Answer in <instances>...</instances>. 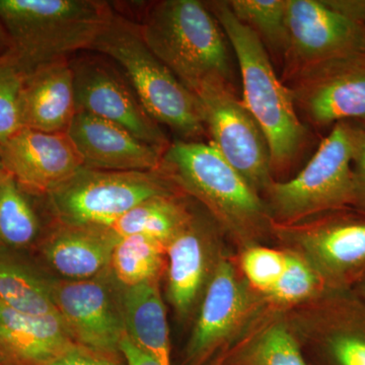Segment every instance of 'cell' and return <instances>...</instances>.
Segmentation results:
<instances>
[{
  "instance_id": "cell-1",
  "label": "cell",
  "mask_w": 365,
  "mask_h": 365,
  "mask_svg": "<svg viewBox=\"0 0 365 365\" xmlns=\"http://www.w3.org/2000/svg\"><path fill=\"white\" fill-rule=\"evenodd\" d=\"M160 170L180 190L205 206L240 251L272 237V218L265 200L212 143H170Z\"/></svg>"
},
{
  "instance_id": "cell-2",
  "label": "cell",
  "mask_w": 365,
  "mask_h": 365,
  "mask_svg": "<svg viewBox=\"0 0 365 365\" xmlns=\"http://www.w3.org/2000/svg\"><path fill=\"white\" fill-rule=\"evenodd\" d=\"M115 11L98 0H0L9 56L24 76L72 53L91 50Z\"/></svg>"
},
{
  "instance_id": "cell-3",
  "label": "cell",
  "mask_w": 365,
  "mask_h": 365,
  "mask_svg": "<svg viewBox=\"0 0 365 365\" xmlns=\"http://www.w3.org/2000/svg\"><path fill=\"white\" fill-rule=\"evenodd\" d=\"M148 49L192 93L209 81H230L225 34L205 2H153L135 21Z\"/></svg>"
},
{
  "instance_id": "cell-4",
  "label": "cell",
  "mask_w": 365,
  "mask_h": 365,
  "mask_svg": "<svg viewBox=\"0 0 365 365\" xmlns=\"http://www.w3.org/2000/svg\"><path fill=\"white\" fill-rule=\"evenodd\" d=\"M234 48L241 71L244 105L267 141L272 170H283L306 138L289 88L281 83L256 33L232 13L227 1L205 2Z\"/></svg>"
},
{
  "instance_id": "cell-5",
  "label": "cell",
  "mask_w": 365,
  "mask_h": 365,
  "mask_svg": "<svg viewBox=\"0 0 365 365\" xmlns=\"http://www.w3.org/2000/svg\"><path fill=\"white\" fill-rule=\"evenodd\" d=\"M91 50L116 62L158 124L167 125L186 141H197L206 133L198 98L148 49L135 21L115 11Z\"/></svg>"
},
{
  "instance_id": "cell-6",
  "label": "cell",
  "mask_w": 365,
  "mask_h": 365,
  "mask_svg": "<svg viewBox=\"0 0 365 365\" xmlns=\"http://www.w3.org/2000/svg\"><path fill=\"white\" fill-rule=\"evenodd\" d=\"M360 128L355 122L336 124L297 176L268 187L262 198L273 222L292 225L352 207V162Z\"/></svg>"
},
{
  "instance_id": "cell-7",
  "label": "cell",
  "mask_w": 365,
  "mask_h": 365,
  "mask_svg": "<svg viewBox=\"0 0 365 365\" xmlns=\"http://www.w3.org/2000/svg\"><path fill=\"white\" fill-rule=\"evenodd\" d=\"M178 190L162 170L111 172L83 168L47 197L58 223L109 228L144 201L178 193Z\"/></svg>"
},
{
  "instance_id": "cell-8",
  "label": "cell",
  "mask_w": 365,
  "mask_h": 365,
  "mask_svg": "<svg viewBox=\"0 0 365 365\" xmlns=\"http://www.w3.org/2000/svg\"><path fill=\"white\" fill-rule=\"evenodd\" d=\"M281 248L299 254L329 290L351 289L365 273V212L354 207L328 211L292 225L272 222Z\"/></svg>"
},
{
  "instance_id": "cell-9",
  "label": "cell",
  "mask_w": 365,
  "mask_h": 365,
  "mask_svg": "<svg viewBox=\"0 0 365 365\" xmlns=\"http://www.w3.org/2000/svg\"><path fill=\"white\" fill-rule=\"evenodd\" d=\"M309 365H365V299L329 290L282 311Z\"/></svg>"
},
{
  "instance_id": "cell-10",
  "label": "cell",
  "mask_w": 365,
  "mask_h": 365,
  "mask_svg": "<svg viewBox=\"0 0 365 365\" xmlns=\"http://www.w3.org/2000/svg\"><path fill=\"white\" fill-rule=\"evenodd\" d=\"M267 309L263 297L242 275L237 262L223 253L198 307L186 362L202 365L237 342Z\"/></svg>"
},
{
  "instance_id": "cell-11",
  "label": "cell",
  "mask_w": 365,
  "mask_h": 365,
  "mask_svg": "<svg viewBox=\"0 0 365 365\" xmlns=\"http://www.w3.org/2000/svg\"><path fill=\"white\" fill-rule=\"evenodd\" d=\"M199 101L211 143L257 192L263 195L272 184L267 141L228 81L204 83L194 93Z\"/></svg>"
},
{
  "instance_id": "cell-12",
  "label": "cell",
  "mask_w": 365,
  "mask_h": 365,
  "mask_svg": "<svg viewBox=\"0 0 365 365\" xmlns=\"http://www.w3.org/2000/svg\"><path fill=\"white\" fill-rule=\"evenodd\" d=\"M108 271L85 280L49 278L54 306L72 340L93 351L119 359L120 344L126 329L120 290Z\"/></svg>"
},
{
  "instance_id": "cell-13",
  "label": "cell",
  "mask_w": 365,
  "mask_h": 365,
  "mask_svg": "<svg viewBox=\"0 0 365 365\" xmlns=\"http://www.w3.org/2000/svg\"><path fill=\"white\" fill-rule=\"evenodd\" d=\"M288 79L295 107L316 126L365 122V51L319 62Z\"/></svg>"
},
{
  "instance_id": "cell-14",
  "label": "cell",
  "mask_w": 365,
  "mask_h": 365,
  "mask_svg": "<svg viewBox=\"0 0 365 365\" xmlns=\"http://www.w3.org/2000/svg\"><path fill=\"white\" fill-rule=\"evenodd\" d=\"M71 62L78 112L119 125L144 143L167 150L169 139L121 71L100 57L81 56Z\"/></svg>"
},
{
  "instance_id": "cell-15",
  "label": "cell",
  "mask_w": 365,
  "mask_h": 365,
  "mask_svg": "<svg viewBox=\"0 0 365 365\" xmlns=\"http://www.w3.org/2000/svg\"><path fill=\"white\" fill-rule=\"evenodd\" d=\"M287 78L325 60L365 51V23L335 11L325 0H287Z\"/></svg>"
},
{
  "instance_id": "cell-16",
  "label": "cell",
  "mask_w": 365,
  "mask_h": 365,
  "mask_svg": "<svg viewBox=\"0 0 365 365\" xmlns=\"http://www.w3.org/2000/svg\"><path fill=\"white\" fill-rule=\"evenodd\" d=\"M0 162L29 195L49 196L85 168L67 132L21 128L0 145Z\"/></svg>"
},
{
  "instance_id": "cell-17",
  "label": "cell",
  "mask_w": 365,
  "mask_h": 365,
  "mask_svg": "<svg viewBox=\"0 0 365 365\" xmlns=\"http://www.w3.org/2000/svg\"><path fill=\"white\" fill-rule=\"evenodd\" d=\"M222 254L215 228L195 215L168 242L167 294L180 319L198 309Z\"/></svg>"
},
{
  "instance_id": "cell-18",
  "label": "cell",
  "mask_w": 365,
  "mask_h": 365,
  "mask_svg": "<svg viewBox=\"0 0 365 365\" xmlns=\"http://www.w3.org/2000/svg\"><path fill=\"white\" fill-rule=\"evenodd\" d=\"M67 133L86 169L111 172H155L162 169L165 151L107 120L78 112Z\"/></svg>"
},
{
  "instance_id": "cell-19",
  "label": "cell",
  "mask_w": 365,
  "mask_h": 365,
  "mask_svg": "<svg viewBox=\"0 0 365 365\" xmlns=\"http://www.w3.org/2000/svg\"><path fill=\"white\" fill-rule=\"evenodd\" d=\"M73 343L60 314L21 313L0 300V359L4 365H47Z\"/></svg>"
},
{
  "instance_id": "cell-20",
  "label": "cell",
  "mask_w": 365,
  "mask_h": 365,
  "mask_svg": "<svg viewBox=\"0 0 365 365\" xmlns=\"http://www.w3.org/2000/svg\"><path fill=\"white\" fill-rule=\"evenodd\" d=\"M76 114L71 60H57L26 76L21 97L23 127L47 133L67 132Z\"/></svg>"
},
{
  "instance_id": "cell-21",
  "label": "cell",
  "mask_w": 365,
  "mask_h": 365,
  "mask_svg": "<svg viewBox=\"0 0 365 365\" xmlns=\"http://www.w3.org/2000/svg\"><path fill=\"white\" fill-rule=\"evenodd\" d=\"M118 239L108 228L61 225L41 244L43 258L67 280L98 277L110 270Z\"/></svg>"
},
{
  "instance_id": "cell-22",
  "label": "cell",
  "mask_w": 365,
  "mask_h": 365,
  "mask_svg": "<svg viewBox=\"0 0 365 365\" xmlns=\"http://www.w3.org/2000/svg\"><path fill=\"white\" fill-rule=\"evenodd\" d=\"M218 365H309L282 312L266 309Z\"/></svg>"
},
{
  "instance_id": "cell-23",
  "label": "cell",
  "mask_w": 365,
  "mask_h": 365,
  "mask_svg": "<svg viewBox=\"0 0 365 365\" xmlns=\"http://www.w3.org/2000/svg\"><path fill=\"white\" fill-rule=\"evenodd\" d=\"M160 281L121 287L120 302L129 338L160 365H172L167 311Z\"/></svg>"
},
{
  "instance_id": "cell-24",
  "label": "cell",
  "mask_w": 365,
  "mask_h": 365,
  "mask_svg": "<svg viewBox=\"0 0 365 365\" xmlns=\"http://www.w3.org/2000/svg\"><path fill=\"white\" fill-rule=\"evenodd\" d=\"M0 300L21 313L36 316L58 314L53 302L49 278L16 257L11 250L1 247Z\"/></svg>"
},
{
  "instance_id": "cell-25",
  "label": "cell",
  "mask_w": 365,
  "mask_h": 365,
  "mask_svg": "<svg viewBox=\"0 0 365 365\" xmlns=\"http://www.w3.org/2000/svg\"><path fill=\"white\" fill-rule=\"evenodd\" d=\"M193 215L179 193L169 194L139 204L108 230L117 239L141 235L167 246Z\"/></svg>"
},
{
  "instance_id": "cell-26",
  "label": "cell",
  "mask_w": 365,
  "mask_h": 365,
  "mask_svg": "<svg viewBox=\"0 0 365 365\" xmlns=\"http://www.w3.org/2000/svg\"><path fill=\"white\" fill-rule=\"evenodd\" d=\"M165 247L141 235L118 239L110 265L116 282L120 287H131L160 280L167 267Z\"/></svg>"
},
{
  "instance_id": "cell-27",
  "label": "cell",
  "mask_w": 365,
  "mask_h": 365,
  "mask_svg": "<svg viewBox=\"0 0 365 365\" xmlns=\"http://www.w3.org/2000/svg\"><path fill=\"white\" fill-rule=\"evenodd\" d=\"M23 189L4 170L0 179V247L18 251L32 246L40 235L37 213Z\"/></svg>"
},
{
  "instance_id": "cell-28",
  "label": "cell",
  "mask_w": 365,
  "mask_h": 365,
  "mask_svg": "<svg viewBox=\"0 0 365 365\" xmlns=\"http://www.w3.org/2000/svg\"><path fill=\"white\" fill-rule=\"evenodd\" d=\"M283 249V248H282ZM287 251V266L279 279L264 295L267 309L287 311L329 292L318 272L299 254Z\"/></svg>"
},
{
  "instance_id": "cell-29",
  "label": "cell",
  "mask_w": 365,
  "mask_h": 365,
  "mask_svg": "<svg viewBox=\"0 0 365 365\" xmlns=\"http://www.w3.org/2000/svg\"><path fill=\"white\" fill-rule=\"evenodd\" d=\"M228 6L262 42L284 55L288 44L287 0H230Z\"/></svg>"
},
{
  "instance_id": "cell-30",
  "label": "cell",
  "mask_w": 365,
  "mask_h": 365,
  "mask_svg": "<svg viewBox=\"0 0 365 365\" xmlns=\"http://www.w3.org/2000/svg\"><path fill=\"white\" fill-rule=\"evenodd\" d=\"M237 267L250 287L262 297L268 294L287 266V251L254 245L240 251Z\"/></svg>"
},
{
  "instance_id": "cell-31",
  "label": "cell",
  "mask_w": 365,
  "mask_h": 365,
  "mask_svg": "<svg viewBox=\"0 0 365 365\" xmlns=\"http://www.w3.org/2000/svg\"><path fill=\"white\" fill-rule=\"evenodd\" d=\"M25 79L9 55L0 58V145L24 128L21 97Z\"/></svg>"
},
{
  "instance_id": "cell-32",
  "label": "cell",
  "mask_w": 365,
  "mask_h": 365,
  "mask_svg": "<svg viewBox=\"0 0 365 365\" xmlns=\"http://www.w3.org/2000/svg\"><path fill=\"white\" fill-rule=\"evenodd\" d=\"M47 365H120L119 359L93 351L73 343Z\"/></svg>"
},
{
  "instance_id": "cell-33",
  "label": "cell",
  "mask_w": 365,
  "mask_h": 365,
  "mask_svg": "<svg viewBox=\"0 0 365 365\" xmlns=\"http://www.w3.org/2000/svg\"><path fill=\"white\" fill-rule=\"evenodd\" d=\"M352 207L365 212V127L360 128L352 162Z\"/></svg>"
},
{
  "instance_id": "cell-34",
  "label": "cell",
  "mask_w": 365,
  "mask_h": 365,
  "mask_svg": "<svg viewBox=\"0 0 365 365\" xmlns=\"http://www.w3.org/2000/svg\"><path fill=\"white\" fill-rule=\"evenodd\" d=\"M120 353L126 360L127 365H160L148 353L140 349L127 334L120 344Z\"/></svg>"
},
{
  "instance_id": "cell-35",
  "label": "cell",
  "mask_w": 365,
  "mask_h": 365,
  "mask_svg": "<svg viewBox=\"0 0 365 365\" xmlns=\"http://www.w3.org/2000/svg\"><path fill=\"white\" fill-rule=\"evenodd\" d=\"M329 6L349 16L353 20L365 23V0H325Z\"/></svg>"
},
{
  "instance_id": "cell-36",
  "label": "cell",
  "mask_w": 365,
  "mask_h": 365,
  "mask_svg": "<svg viewBox=\"0 0 365 365\" xmlns=\"http://www.w3.org/2000/svg\"><path fill=\"white\" fill-rule=\"evenodd\" d=\"M11 51V42L1 21H0V58L6 56Z\"/></svg>"
},
{
  "instance_id": "cell-37",
  "label": "cell",
  "mask_w": 365,
  "mask_h": 365,
  "mask_svg": "<svg viewBox=\"0 0 365 365\" xmlns=\"http://www.w3.org/2000/svg\"><path fill=\"white\" fill-rule=\"evenodd\" d=\"M353 292H356L357 294L359 295L360 297L365 299V273L364 275L362 276L361 278L359 281H357L356 284L354 285L351 288Z\"/></svg>"
},
{
  "instance_id": "cell-38",
  "label": "cell",
  "mask_w": 365,
  "mask_h": 365,
  "mask_svg": "<svg viewBox=\"0 0 365 365\" xmlns=\"http://www.w3.org/2000/svg\"><path fill=\"white\" fill-rule=\"evenodd\" d=\"M4 165H2L1 162H0V179H1L2 174L4 173Z\"/></svg>"
},
{
  "instance_id": "cell-39",
  "label": "cell",
  "mask_w": 365,
  "mask_h": 365,
  "mask_svg": "<svg viewBox=\"0 0 365 365\" xmlns=\"http://www.w3.org/2000/svg\"><path fill=\"white\" fill-rule=\"evenodd\" d=\"M0 365H4V362H2V360H1V359H0Z\"/></svg>"
}]
</instances>
